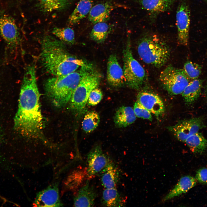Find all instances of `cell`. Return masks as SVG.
<instances>
[{
  "label": "cell",
  "mask_w": 207,
  "mask_h": 207,
  "mask_svg": "<svg viewBox=\"0 0 207 207\" xmlns=\"http://www.w3.org/2000/svg\"><path fill=\"white\" fill-rule=\"evenodd\" d=\"M97 194L94 187L87 180L78 190L74 199L75 207H93Z\"/></svg>",
  "instance_id": "2e32d148"
},
{
  "label": "cell",
  "mask_w": 207,
  "mask_h": 207,
  "mask_svg": "<svg viewBox=\"0 0 207 207\" xmlns=\"http://www.w3.org/2000/svg\"><path fill=\"white\" fill-rule=\"evenodd\" d=\"M52 33L63 43L72 44L75 42L74 32L70 28L55 27L52 30Z\"/></svg>",
  "instance_id": "83f0119b"
},
{
  "label": "cell",
  "mask_w": 207,
  "mask_h": 207,
  "mask_svg": "<svg viewBox=\"0 0 207 207\" xmlns=\"http://www.w3.org/2000/svg\"><path fill=\"white\" fill-rule=\"evenodd\" d=\"M34 204L37 207H57L63 206L60 198L58 183L55 182L38 192Z\"/></svg>",
  "instance_id": "7c38bea8"
},
{
  "label": "cell",
  "mask_w": 207,
  "mask_h": 207,
  "mask_svg": "<svg viewBox=\"0 0 207 207\" xmlns=\"http://www.w3.org/2000/svg\"><path fill=\"white\" fill-rule=\"evenodd\" d=\"M72 0H40L38 4L40 10L44 13L60 11L67 9Z\"/></svg>",
  "instance_id": "cb8c5ba5"
},
{
  "label": "cell",
  "mask_w": 207,
  "mask_h": 207,
  "mask_svg": "<svg viewBox=\"0 0 207 207\" xmlns=\"http://www.w3.org/2000/svg\"><path fill=\"white\" fill-rule=\"evenodd\" d=\"M101 75L93 69L81 80L73 92L69 101L70 108L77 116L84 113L91 91L98 87Z\"/></svg>",
  "instance_id": "5b68a950"
},
{
  "label": "cell",
  "mask_w": 207,
  "mask_h": 207,
  "mask_svg": "<svg viewBox=\"0 0 207 207\" xmlns=\"http://www.w3.org/2000/svg\"><path fill=\"white\" fill-rule=\"evenodd\" d=\"M107 77L108 83L113 87H120L125 83L123 69L115 55H110L108 59Z\"/></svg>",
  "instance_id": "9a60e30c"
},
{
  "label": "cell",
  "mask_w": 207,
  "mask_h": 207,
  "mask_svg": "<svg viewBox=\"0 0 207 207\" xmlns=\"http://www.w3.org/2000/svg\"><path fill=\"white\" fill-rule=\"evenodd\" d=\"M205 94L207 98V86L206 87L205 90Z\"/></svg>",
  "instance_id": "d6a6232c"
},
{
  "label": "cell",
  "mask_w": 207,
  "mask_h": 207,
  "mask_svg": "<svg viewBox=\"0 0 207 207\" xmlns=\"http://www.w3.org/2000/svg\"><path fill=\"white\" fill-rule=\"evenodd\" d=\"M202 68L198 64L187 61L184 64L183 70L190 79H197L202 72Z\"/></svg>",
  "instance_id": "f1b7e54d"
},
{
  "label": "cell",
  "mask_w": 207,
  "mask_h": 207,
  "mask_svg": "<svg viewBox=\"0 0 207 207\" xmlns=\"http://www.w3.org/2000/svg\"><path fill=\"white\" fill-rule=\"evenodd\" d=\"M98 175L101 185L105 189L116 187L119 180V173L112 162L110 161Z\"/></svg>",
  "instance_id": "ac0fdd59"
},
{
  "label": "cell",
  "mask_w": 207,
  "mask_h": 207,
  "mask_svg": "<svg viewBox=\"0 0 207 207\" xmlns=\"http://www.w3.org/2000/svg\"><path fill=\"white\" fill-rule=\"evenodd\" d=\"M175 0H138L142 9L148 13L151 22L160 13L170 10Z\"/></svg>",
  "instance_id": "4fadbf2b"
},
{
  "label": "cell",
  "mask_w": 207,
  "mask_h": 207,
  "mask_svg": "<svg viewBox=\"0 0 207 207\" xmlns=\"http://www.w3.org/2000/svg\"><path fill=\"white\" fill-rule=\"evenodd\" d=\"M133 109L130 106H122L116 111L114 118L115 125L118 128L126 127L135 120Z\"/></svg>",
  "instance_id": "ffe728a7"
},
{
  "label": "cell",
  "mask_w": 207,
  "mask_h": 207,
  "mask_svg": "<svg viewBox=\"0 0 207 207\" xmlns=\"http://www.w3.org/2000/svg\"><path fill=\"white\" fill-rule=\"evenodd\" d=\"M116 7L109 1L97 4L92 7L88 16L89 21L93 24L108 20L112 12Z\"/></svg>",
  "instance_id": "e0dca14e"
},
{
  "label": "cell",
  "mask_w": 207,
  "mask_h": 207,
  "mask_svg": "<svg viewBox=\"0 0 207 207\" xmlns=\"http://www.w3.org/2000/svg\"><path fill=\"white\" fill-rule=\"evenodd\" d=\"M93 0H80L74 10L70 16L68 23L76 24L89 14L93 7Z\"/></svg>",
  "instance_id": "44dd1931"
},
{
  "label": "cell",
  "mask_w": 207,
  "mask_h": 207,
  "mask_svg": "<svg viewBox=\"0 0 207 207\" xmlns=\"http://www.w3.org/2000/svg\"><path fill=\"white\" fill-rule=\"evenodd\" d=\"M36 78L34 66H29L25 70L21 87L14 126L24 137L42 139L43 138V121Z\"/></svg>",
  "instance_id": "6da1fadb"
},
{
  "label": "cell",
  "mask_w": 207,
  "mask_h": 207,
  "mask_svg": "<svg viewBox=\"0 0 207 207\" xmlns=\"http://www.w3.org/2000/svg\"><path fill=\"white\" fill-rule=\"evenodd\" d=\"M92 69V65L83 66L68 75L47 79L44 83V89L53 105L58 108L65 106L83 77Z\"/></svg>",
  "instance_id": "3957f363"
},
{
  "label": "cell",
  "mask_w": 207,
  "mask_h": 207,
  "mask_svg": "<svg viewBox=\"0 0 207 207\" xmlns=\"http://www.w3.org/2000/svg\"><path fill=\"white\" fill-rule=\"evenodd\" d=\"M185 142L194 153L202 154L207 148V140L198 132L189 137Z\"/></svg>",
  "instance_id": "484cf974"
},
{
  "label": "cell",
  "mask_w": 207,
  "mask_h": 207,
  "mask_svg": "<svg viewBox=\"0 0 207 207\" xmlns=\"http://www.w3.org/2000/svg\"><path fill=\"white\" fill-rule=\"evenodd\" d=\"M102 97L103 94L101 90L97 87L96 88L91 92L87 103L89 106H96L100 102Z\"/></svg>",
  "instance_id": "4dcf8cb0"
},
{
  "label": "cell",
  "mask_w": 207,
  "mask_h": 207,
  "mask_svg": "<svg viewBox=\"0 0 207 207\" xmlns=\"http://www.w3.org/2000/svg\"><path fill=\"white\" fill-rule=\"evenodd\" d=\"M123 59L125 83L132 89H139L145 83L146 74L143 68L133 57L129 35L123 51Z\"/></svg>",
  "instance_id": "8992f818"
},
{
  "label": "cell",
  "mask_w": 207,
  "mask_h": 207,
  "mask_svg": "<svg viewBox=\"0 0 207 207\" xmlns=\"http://www.w3.org/2000/svg\"><path fill=\"white\" fill-rule=\"evenodd\" d=\"M190 14V10L186 4L184 2L180 3L176 12V23L178 42L184 46H187L188 43Z\"/></svg>",
  "instance_id": "8fae6325"
},
{
  "label": "cell",
  "mask_w": 207,
  "mask_h": 207,
  "mask_svg": "<svg viewBox=\"0 0 207 207\" xmlns=\"http://www.w3.org/2000/svg\"><path fill=\"white\" fill-rule=\"evenodd\" d=\"M138 53L145 63L160 68L169 60L170 49L166 43L155 34H146L139 41Z\"/></svg>",
  "instance_id": "277c9868"
},
{
  "label": "cell",
  "mask_w": 207,
  "mask_h": 207,
  "mask_svg": "<svg viewBox=\"0 0 207 207\" xmlns=\"http://www.w3.org/2000/svg\"><path fill=\"white\" fill-rule=\"evenodd\" d=\"M195 178L200 183H207V168H203L199 169L196 172Z\"/></svg>",
  "instance_id": "1f68e13d"
},
{
  "label": "cell",
  "mask_w": 207,
  "mask_h": 207,
  "mask_svg": "<svg viewBox=\"0 0 207 207\" xmlns=\"http://www.w3.org/2000/svg\"><path fill=\"white\" fill-rule=\"evenodd\" d=\"M0 35L12 49L19 43L18 28L14 19L4 12L0 13Z\"/></svg>",
  "instance_id": "9c48e42d"
},
{
  "label": "cell",
  "mask_w": 207,
  "mask_h": 207,
  "mask_svg": "<svg viewBox=\"0 0 207 207\" xmlns=\"http://www.w3.org/2000/svg\"><path fill=\"white\" fill-rule=\"evenodd\" d=\"M101 204L106 207H121L124 204V200L116 187L105 189L103 191Z\"/></svg>",
  "instance_id": "603a6c76"
},
{
  "label": "cell",
  "mask_w": 207,
  "mask_h": 207,
  "mask_svg": "<svg viewBox=\"0 0 207 207\" xmlns=\"http://www.w3.org/2000/svg\"><path fill=\"white\" fill-rule=\"evenodd\" d=\"M133 109L136 117L152 120L151 113L137 101L134 104Z\"/></svg>",
  "instance_id": "f546056e"
},
{
  "label": "cell",
  "mask_w": 207,
  "mask_h": 207,
  "mask_svg": "<svg viewBox=\"0 0 207 207\" xmlns=\"http://www.w3.org/2000/svg\"><path fill=\"white\" fill-rule=\"evenodd\" d=\"M110 161L104 153L101 145H95L87 155V179H91L98 175Z\"/></svg>",
  "instance_id": "ba28073f"
},
{
  "label": "cell",
  "mask_w": 207,
  "mask_h": 207,
  "mask_svg": "<svg viewBox=\"0 0 207 207\" xmlns=\"http://www.w3.org/2000/svg\"><path fill=\"white\" fill-rule=\"evenodd\" d=\"M63 44L49 35L42 39L40 60L47 72L54 76H64L75 71L80 67L91 65L70 53Z\"/></svg>",
  "instance_id": "7a4b0ae2"
},
{
  "label": "cell",
  "mask_w": 207,
  "mask_h": 207,
  "mask_svg": "<svg viewBox=\"0 0 207 207\" xmlns=\"http://www.w3.org/2000/svg\"><path fill=\"white\" fill-rule=\"evenodd\" d=\"M137 101L151 113L158 117L164 112L163 101L157 95L152 92L142 91L138 94Z\"/></svg>",
  "instance_id": "5bb4252c"
},
{
  "label": "cell",
  "mask_w": 207,
  "mask_h": 207,
  "mask_svg": "<svg viewBox=\"0 0 207 207\" xmlns=\"http://www.w3.org/2000/svg\"><path fill=\"white\" fill-rule=\"evenodd\" d=\"M159 79L163 87L172 95L182 94L190 81L183 69L171 64L161 72Z\"/></svg>",
  "instance_id": "52a82bcc"
},
{
  "label": "cell",
  "mask_w": 207,
  "mask_h": 207,
  "mask_svg": "<svg viewBox=\"0 0 207 207\" xmlns=\"http://www.w3.org/2000/svg\"><path fill=\"white\" fill-rule=\"evenodd\" d=\"M100 121L99 116L96 111L87 112L85 115L82 123V128L86 133L94 130L98 126Z\"/></svg>",
  "instance_id": "4316f807"
},
{
  "label": "cell",
  "mask_w": 207,
  "mask_h": 207,
  "mask_svg": "<svg viewBox=\"0 0 207 207\" xmlns=\"http://www.w3.org/2000/svg\"><path fill=\"white\" fill-rule=\"evenodd\" d=\"M202 80L196 79L190 81L182 93L186 105H191L199 97L202 87Z\"/></svg>",
  "instance_id": "7402d4cb"
},
{
  "label": "cell",
  "mask_w": 207,
  "mask_h": 207,
  "mask_svg": "<svg viewBox=\"0 0 207 207\" xmlns=\"http://www.w3.org/2000/svg\"><path fill=\"white\" fill-rule=\"evenodd\" d=\"M205 126L203 118L195 117L182 120L169 129L178 140L183 142Z\"/></svg>",
  "instance_id": "30bf717a"
},
{
  "label": "cell",
  "mask_w": 207,
  "mask_h": 207,
  "mask_svg": "<svg viewBox=\"0 0 207 207\" xmlns=\"http://www.w3.org/2000/svg\"><path fill=\"white\" fill-rule=\"evenodd\" d=\"M197 181L195 177L190 175L182 177L173 188L163 197L162 202H166L187 192L196 185Z\"/></svg>",
  "instance_id": "d6986e66"
},
{
  "label": "cell",
  "mask_w": 207,
  "mask_h": 207,
  "mask_svg": "<svg viewBox=\"0 0 207 207\" xmlns=\"http://www.w3.org/2000/svg\"><path fill=\"white\" fill-rule=\"evenodd\" d=\"M112 29L111 25L105 22L97 23L94 24L90 33V37L97 43H102L105 41Z\"/></svg>",
  "instance_id": "d4e9b609"
}]
</instances>
